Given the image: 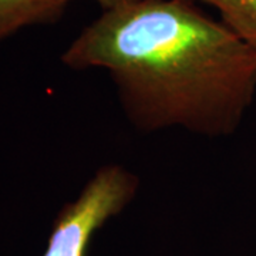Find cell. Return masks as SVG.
<instances>
[{"label":"cell","mask_w":256,"mask_h":256,"mask_svg":"<svg viewBox=\"0 0 256 256\" xmlns=\"http://www.w3.org/2000/svg\"><path fill=\"white\" fill-rule=\"evenodd\" d=\"M206 3L220 13L222 22L256 50V0H191Z\"/></svg>","instance_id":"cell-4"},{"label":"cell","mask_w":256,"mask_h":256,"mask_svg":"<svg viewBox=\"0 0 256 256\" xmlns=\"http://www.w3.org/2000/svg\"><path fill=\"white\" fill-rule=\"evenodd\" d=\"M96 2L102 8V10H108L114 9V8H118L121 4L130 3V2H132V0H96Z\"/></svg>","instance_id":"cell-5"},{"label":"cell","mask_w":256,"mask_h":256,"mask_svg":"<svg viewBox=\"0 0 256 256\" xmlns=\"http://www.w3.org/2000/svg\"><path fill=\"white\" fill-rule=\"evenodd\" d=\"M140 181L126 166H101L58 212L43 256H87L94 235L136 198Z\"/></svg>","instance_id":"cell-2"},{"label":"cell","mask_w":256,"mask_h":256,"mask_svg":"<svg viewBox=\"0 0 256 256\" xmlns=\"http://www.w3.org/2000/svg\"><path fill=\"white\" fill-rule=\"evenodd\" d=\"M70 0H0V43L22 28L54 23Z\"/></svg>","instance_id":"cell-3"},{"label":"cell","mask_w":256,"mask_h":256,"mask_svg":"<svg viewBox=\"0 0 256 256\" xmlns=\"http://www.w3.org/2000/svg\"><path fill=\"white\" fill-rule=\"evenodd\" d=\"M62 62L110 74L128 121L228 137L256 94V50L191 0H132L102 10Z\"/></svg>","instance_id":"cell-1"}]
</instances>
